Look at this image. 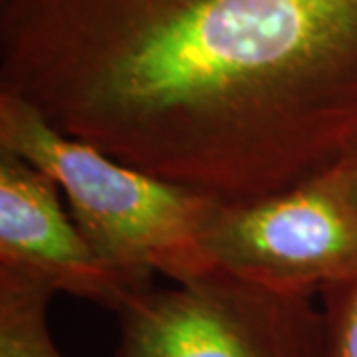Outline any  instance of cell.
I'll list each match as a JSON object with an SVG mask.
<instances>
[{"instance_id": "obj_1", "label": "cell", "mask_w": 357, "mask_h": 357, "mask_svg": "<svg viewBox=\"0 0 357 357\" xmlns=\"http://www.w3.org/2000/svg\"><path fill=\"white\" fill-rule=\"evenodd\" d=\"M0 91L217 203H252L357 139V0H0Z\"/></svg>"}, {"instance_id": "obj_2", "label": "cell", "mask_w": 357, "mask_h": 357, "mask_svg": "<svg viewBox=\"0 0 357 357\" xmlns=\"http://www.w3.org/2000/svg\"><path fill=\"white\" fill-rule=\"evenodd\" d=\"M0 149L56 181L79 232L107 266L177 284L215 270L203 232L217 201L66 135L10 91H0Z\"/></svg>"}, {"instance_id": "obj_3", "label": "cell", "mask_w": 357, "mask_h": 357, "mask_svg": "<svg viewBox=\"0 0 357 357\" xmlns=\"http://www.w3.org/2000/svg\"><path fill=\"white\" fill-rule=\"evenodd\" d=\"M114 357H321L312 296L280 292L220 268L147 288L117 312Z\"/></svg>"}, {"instance_id": "obj_4", "label": "cell", "mask_w": 357, "mask_h": 357, "mask_svg": "<svg viewBox=\"0 0 357 357\" xmlns=\"http://www.w3.org/2000/svg\"><path fill=\"white\" fill-rule=\"evenodd\" d=\"M203 244L215 268L280 292L314 296L357 272V213L332 165L280 195L217 203Z\"/></svg>"}, {"instance_id": "obj_5", "label": "cell", "mask_w": 357, "mask_h": 357, "mask_svg": "<svg viewBox=\"0 0 357 357\" xmlns=\"http://www.w3.org/2000/svg\"><path fill=\"white\" fill-rule=\"evenodd\" d=\"M0 264L112 312L153 286L107 266L66 215L56 181L6 149H0Z\"/></svg>"}, {"instance_id": "obj_6", "label": "cell", "mask_w": 357, "mask_h": 357, "mask_svg": "<svg viewBox=\"0 0 357 357\" xmlns=\"http://www.w3.org/2000/svg\"><path fill=\"white\" fill-rule=\"evenodd\" d=\"M54 294L44 278L0 264V357H64L46 318Z\"/></svg>"}, {"instance_id": "obj_7", "label": "cell", "mask_w": 357, "mask_h": 357, "mask_svg": "<svg viewBox=\"0 0 357 357\" xmlns=\"http://www.w3.org/2000/svg\"><path fill=\"white\" fill-rule=\"evenodd\" d=\"M324 345L321 357H357V272L319 290Z\"/></svg>"}, {"instance_id": "obj_8", "label": "cell", "mask_w": 357, "mask_h": 357, "mask_svg": "<svg viewBox=\"0 0 357 357\" xmlns=\"http://www.w3.org/2000/svg\"><path fill=\"white\" fill-rule=\"evenodd\" d=\"M333 165H335L337 175L342 178L345 195H347L349 203H351V206L356 208L357 213V139L354 141V145Z\"/></svg>"}]
</instances>
